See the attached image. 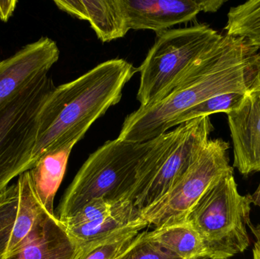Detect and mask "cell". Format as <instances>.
Instances as JSON below:
<instances>
[{"label": "cell", "mask_w": 260, "mask_h": 259, "mask_svg": "<svg viewBox=\"0 0 260 259\" xmlns=\"http://www.w3.org/2000/svg\"><path fill=\"white\" fill-rule=\"evenodd\" d=\"M223 0H120L129 30H150L157 35L196 19L200 12H215Z\"/></svg>", "instance_id": "12"}, {"label": "cell", "mask_w": 260, "mask_h": 259, "mask_svg": "<svg viewBox=\"0 0 260 259\" xmlns=\"http://www.w3.org/2000/svg\"><path fill=\"white\" fill-rule=\"evenodd\" d=\"M253 196H241L234 169L215 179L186 217L200 236L209 259H229L250 246L246 226L250 223Z\"/></svg>", "instance_id": "4"}, {"label": "cell", "mask_w": 260, "mask_h": 259, "mask_svg": "<svg viewBox=\"0 0 260 259\" xmlns=\"http://www.w3.org/2000/svg\"><path fill=\"white\" fill-rule=\"evenodd\" d=\"M213 130L210 117H202L154 138L128 199L140 211L157 202L186 173Z\"/></svg>", "instance_id": "5"}, {"label": "cell", "mask_w": 260, "mask_h": 259, "mask_svg": "<svg viewBox=\"0 0 260 259\" xmlns=\"http://www.w3.org/2000/svg\"><path fill=\"white\" fill-rule=\"evenodd\" d=\"M227 115L233 167L245 176L260 172V88L247 93L239 107Z\"/></svg>", "instance_id": "13"}, {"label": "cell", "mask_w": 260, "mask_h": 259, "mask_svg": "<svg viewBox=\"0 0 260 259\" xmlns=\"http://www.w3.org/2000/svg\"><path fill=\"white\" fill-rule=\"evenodd\" d=\"M62 12L88 21L102 42L123 38L129 30L120 0H55Z\"/></svg>", "instance_id": "15"}, {"label": "cell", "mask_w": 260, "mask_h": 259, "mask_svg": "<svg viewBox=\"0 0 260 259\" xmlns=\"http://www.w3.org/2000/svg\"><path fill=\"white\" fill-rule=\"evenodd\" d=\"M82 252L63 224L44 209L21 246L6 259H79Z\"/></svg>", "instance_id": "14"}, {"label": "cell", "mask_w": 260, "mask_h": 259, "mask_svg": "<svg viewBox=\"0 0 260 259\" xmlns=\"http://www.w3.org/2000/svg\"><path fill=\"white\" fill-rule=\"evenodd\" d=\"M259 49L227 33L202 55L159 101L128 115L118 139L145 142L168 132L185 112L226 93L247 94L260 88Z\"/></svg>", "instance_id": "1"}, {"label": "cell", "mask_w": 260, "mask_h": 259, "mask_svg": "<svg viewBox=\"0 0 260 259\" xmlns=\"http://www.w3.org/2000/svg\"><path fill=\"white\" fill-rule=\"evenodd\" d=\"M253 259H260V243L256 242L253 249Z\"/></svg>", "instance_id": "23"}, {"label": "cell", "mask_w": 260, "mask_h": 259, "mask_svg": "<svg viewBox=\"0 0 260 259\" xmlns=\"http://www.w3.org/2000/svg\"><path fill=\"white\" fill-rule=\"evenodd\" d=\"M222 35L207 24L170 29L157 35L137 71L140 82L137 100L149 106L163 98Z\"/></svg>", "instance_id": "6"}, {"label": "cell", "mask_w": 260, "mask_h": 259, "mask_svg": "<svg viewBox=\"0 0 260 259\" xmlns=\"http://www.w3.org/2000/svg\"><path fill=\"white\" fill-rule=\"evenodd\" d=\"M224 30L229 36L248 41L260 38V0H250L231 8Z\"/></svg>", "instance_id": "18"}, {"label": "cell", "mask_w": 260, "mask_h": 259, "mask_svg": "<svg viewBox=\"0 0 260 259\" xmlns=\"http://www.w3.org/2000/svg\"><path fill=\"white\" fill-rule=\"evenodd\" d=\"M59 58L53 40L42 36L0 62V110L36 81L48 76Z\"/></svg>", "instance_id": "11"}, {"label": "cell", "mask_w": 260, "mask_h": 259, "mask_svg": "<svg viewBox=\"0 0 260 259\" xmlns=\"http://www.w3.org/2000/svg\"><path fill=\"white\" fill-rule=\"evenodd\" d=\"M28 170L0 192V259H6L25 240L44 210Z\"/></svg>", "instance_id": "10"}, {"label": "cell", "mask_w": 260, "mask_h": 259, "mask_svg": "<svg viewBox=\"0 0 260 259\" xmlns=\"http://www.w3.org/2000/svg\"><path fill=\"white\" fill-rule=\"evenodd\" d=\"M229 142L209 139L186 173L157 202L141 211L146 225L165 228L186 222V217L215 179L233 170L228 156Z\"/></svg>", "instance_id": "8"}, {"label": "cell", "mask_w": 260, "mask_h": 259, "mask_svg": "<svg viewBox=\"0 0 260 259\" xmlns=\"http://www.w3.org/2000/svg\"><path fill=\"white\" fill-rule=\"evenodd\" d=\"M142 231L136 241L117 259H182Z\"/></svg>", "instance_id": "21"}, {"label": "cell", "mask_w": 260, "mask_h": 259, "mask_svg": "<svg viewBox=\"0 0 260 259\" xmlns=\"http://www.w3.org/2000/svg\"><path fill=\"white\" fill-rule=\"evenodd\" d=\"M63 224L82 249L126 228L146 225L131 200L109 201L101 198L90 201Z\"/></svg>", "instance_id": "9"}, {"label": "cell", "mask_w": 260, "mask_h": 259, "mask_svg": "<svg viewBox=\"0 0 260 259\" xmlns=\"http://www.w3.org/2000/svg\"><path fill=\"white\" fill-rule=\"evenodd\" d=\"M245 94L237 92L226 93L208 99L185 112L177 120L176 126L199 117H209L217 113L228 114L232 112L239 107Z\"/></svg>", "instance_id": "20"}, {"label": "cell", "mask_w": 260, "mask_h": 259, "mask_svg": "<svg viewBox=\"0 0 260 259\" xmlns=\"http://www.w3.org/2000/svg\"><path fill=\"white\" fill-rule=\"evenodd\" d=\"M145 224L132 227L82 248L79 259H117L136 241Z\"/></svg>", "instance_id": "19"}, {"label": "cell", "mask_w": 260, "mask_h": 259, "mask_svg": "<svg viewBox=\"0 0 260 259\" xmlns=\"http://www.w3.org/2000/svg\"><path fill=\"white\" fill-rule=\"evenodd\" d=\"M148 237L182 259H209L197 231L184 223L147 232Z\"/></svg>", "instance_id": "17"}, {"label": "cell", "mask_w": 260, "mask_h": 259, "mask_svg": "<svg viewBox=\"0 0 260 259\" xmlns=\"http://www.w3.org/2000/svg\"><path fill=\"white\" fill-rule=\"evenodd\" d=\"M250 44L254 46V47H257V48L260 49V38H257V39L253 40V41H249Z\"/></svg>", "instance_id": "24"}, {"label": "cell", "mask_w": 260, "mask_h": 259, "mask_svg": "<svg viewBox=\"0 0 260 259\" xmlns=\"http://www.w3.org/2000/svg\"><path fill=\"white\" fill-rule=\"evenodd\" d=\"M48 76L32 83L0 110V192L30 170L40 110L55 88Z\"/></svg>", "instance_id": "7"}, {"label": "cell", "mask_w": 260, "mask_h": 259, "mask_svg": "<svg viewBox=\"0 0 260 259\" xmlns=\"http://www.w3.org/2000/svg\"><path fill=\"white\" fill-rule=\"evenodd\" d=\"M136 71L125 59H110L55 87L38 115L35 164L47 152L76 145L96 120L120 101L125 85Z\"/></svg>", "instance_id": "2"}, {"label": "cell", "mask_w": 260, "mask_h": 259, "mask_svg": "<svg viewBox=\"0 0 260 259\" xmlns=\"http://www.w3.org/2000/svg\"><path fill=\"white\" fill-rule=\"evenodd\" d=\"M75 145L47 152L28 170L32 187L44 209L55 215L53 204L62 182L70 154Z\"/></svg>", "instance_id": "16"}, {"label": "cell", "mask_w": 260, "mask_h": 259, "mask_svg": "<svg viewBox=\"0 0 260 259\" xmlns=\"http://www.w3.org/2000/svg\"><path fill=\"white\" fill-rule=\"evenodd\" d=\"M18 2L17 0H0V19L7 22L13 15Z\"/></svg>", "instance_id": "22"}, {"label": "cell", "mask_w": 260, "mask_h": 259, "mask_svg": "<svg viewBox=\"0 0 260 259\" xmlns=\"http://www.w3.org/2000/svg\"><path fill=\"white\" fill-rule=\"evenodd\" d=\"M153 140L131 142L116 138L91 154L75 176L58 208L63 223L90 201L128 199L138 170L152 146Z\"/></svg>", "instance_id": "3"}]
</instances>
